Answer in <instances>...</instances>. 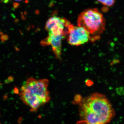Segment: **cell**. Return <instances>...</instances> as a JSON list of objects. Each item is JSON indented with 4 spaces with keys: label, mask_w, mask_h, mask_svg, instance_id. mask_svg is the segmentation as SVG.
Wrapping results in <instances>:
<instances>
[{
    "label": "cell",
    "mask_w": 124,
    "mask_h": 124,
    "mask_svg": "<svg viewBox=\"0 0 124 124\" xmlns=\"http://www.w3.org/2000/svg\"><path fill=\"white\" fill-rule=\"evenodd\" d=\"M80 116L88 124H107L115 116V112L109 100L104 94L98 93L83 98L76 97Z\"/></svg>",
    "instance_id": "6da1fadb"
},
{
    "label": "cell",
    "mask_w": 124,
    "mask_h": 124,
    "mask_svg": "<svg viewBox=\"0 0 124 124\" xmlns=\"http://www.w3.org/2000/svg\"><path fill=\"white\" fill-rule=\"evenodd\" d=\"M49 81L46 79H36L29 78L23 82L19 95L21 100L35 112L50 100L48 87Z\"/></svg>",
    "instance_id": "7a4b0ae2"
},
{
    "label": "cell",
    "mask_w": 124,
    "mask_h": 124,
    "mask_svg": "<svg viewBox=\"0 0 124 124\" xmlns=\"http://www.w3.org/2000/svg\"><path fill=\"white\" fill-rule=\"evenodd\" d=\"M78 25L86 29L92 40H97L105 30L106 21L102 14L96 8L85 10L78 16Z\"/></svg>",
    "instance_id": "3957f363"
},
{
    "label": "cell",
    "mask_w": 124,
    "mask_h": 124,
    "mask_svg": "<svg viewBox=\"0 0 124 124\" xmlns=\"http://www.w3.org/2000/svg\"><path fill=\"white\" fill-rule=\"evenodd\" d=\"M70 23L64 18L53 16L48 19L45 29L49 35L53 36H67L68 29Z\"/></svg>",
    "instance_id": "277c9868"
},
{
    "label": "cell",
    "mask_w": 124,
    "mask_h": 124,
    "mask_svg": "<svg viewBox=\"0 0 124 124\" xmlns=\"http://www.w3.org/2000/svg\"><path fill=\"white\" fill-rule=\"evenodd\" d=\"M67 41L72 46H79L92 40L90 34L82 27L70 24L68 29Z\"/></svg>",
    "instance_id": "5b68a950"
},
{
    "label": "cell",
    "mask_w": 124,
    "mask_h": 124,
    "mask_svg": "<svg viewBox=\"0 0 124 124\" xmlns=\"http://www.w3.org/2000/svg\"><path fill=\"white\" fill-rule=\"evenodd\" d=\"M64 35L53 36L49 35L41 42V44L44 46L50 45L55 57L58 59H61L62 53V41L66 37Z\"/></svg>",
    "instance_id": "8992f818"
},
{
    "label": "cell",
    "mask_w": 124,
    "mask_h": 124,
    "mask_svg": "<svg viewBox=\"0 0 124 124\" xmlns=\"http://www.w3.org/2000/svg\"><path fill=\"white\" fill-rule=\"evenodd\" d=\"M116 0H97L98 1L107 7H111L113 5Z\"/></svg>",
    "instance_id": "52a82bcc"
},
{
    "label": "cell",
    "mask_w": 124,
    "mask_h": 124,
    "mask_svg": "<svg viewBox=\"0 0 124 124\" xmlns=\"http://www.w3.org/2000/svg\"><path fill=\"white\" fill-rule=\"evenodd\" d=\"M1 40L2 42H4L8 39V36L7 35H3L0 37Z\"/></svg>",
    "instance_id": "ba28073f"
},
{
    "label": "cell",
    "mask_w": 124,
    "mask_h": 124,
    "mask_svg": "<svg viewBox=\"0 0 124 124\" xmlns=\"http://www.w3.org/2000/svg\"><path fill=\"white\" fill-rule=\"evenodd\" d=\"M20 4L18 2H14L13 3V6L15 9H17L19 7Z\"/></svg>",
    "instance_id": "9c48e42d"
},
{
    "label": "cell",
    "mask_w": 124,
    "mask_h": 124,
    "mask_svg": "<svg viewBox=\"0 0 124 124\" xmlns=\"http://www.w3.org/2000/svg\"><path fill=\"white\" fill-rule=\"evenodd\" d=\"M6 80L10 81V82H12L14 80L13 78L11 76H9L8 78V80Z\"/></svg>",
    "instance_id": "30bf717a"
},
{
    "label": "cell",
    "mask_w": 124,
    "mask_h": 124,
    "mask_svg": "<svg viewBox=\"0 0 124 124\" xmlns=\"http://www.w3.org/2000/svg\"><path fill=\"white\" fill-rule=\"evenodd\" d=\"M9 0H4V2L5 4H7L9 2Z\"/></svg>",
    "instance_id": "8fae6325"
},
{
    "label": "cell",
    "mask_w": 124,
    "mask_h": 124,
    "mask_svg": "<svg viewBox=\"0 0 124 124\" xmlns=\"http://www.w3.org/2000/svg\"><path fill=\"white\" fill-rule=\"evenodd\" d=\"M82 122V124H88L86 123V122H85V121H82V122ZM80 124H81V122H80Z\"/></svg>",
    "instance_id": "7c38bea8"
},
{
    "label": "cell",
    "mask_w": 124,
    "mask_h": 124,
    "mask_svg": "<svg viewBox=\"0 0 124 124\" xmlns=\"http://www.w3.org/2000/svg\"><path fill=\"white\" fill-rule=\"evenodd\" d=\"M14 0L15 1H20L23 0Z\"/></svg>",
    "instance_id": "4fadbf2b"
},
{
    "label": "cell",
    "mask_w": 124,
    "mask_h": 124,
    "mask_svg": "<svg viewBox=\"0 0 124 124\" xmlns=\"http://www.w3.org/2000/svg\"><path fill=\"white\" fill-rule=\"evenodd\" d=\"M28 2H29V1H28V0H25V3H26V4H27V3H28Z\"/></svg>",
    "instance_id": "5bb4252c"
},
{
    "label": "cell",
    "mask_w": 124,
    "mask_h": 124,
    "mask_svg": "<svg viewBox=\"0 0 124 124\" xmlns=\"http://www.w3.org/2000/svg\"><path fill=\"white\" fill-rule=\"evenodd\" d=\"M15 23H16V22L18 23V20L17 19H16V20H15Z\"/></svg>",
    "instance_id": "9a60e30c"
},
{
    "label": "cell",
    "mask_w": 124,
    "mask_h": 124,
    "mask_svg": "<svg viewBox=\"0 0 124 124\" xmlns=\"http://www.w3.org/2000/svg\"><path fill=\"white\" fill-rule=\"evenodd\" d=\"M3 35V32H0V35L2 36Z\"/></svg>",
    "instance_id": "2e32d148"
},
{
    "label": "cell",
    "mask_w": 124,
    "mask_h": 124,
    "mask_svg": "<svg viewBox=\"0 0 124 124\" xmlns=\"http://www.w3.org/2000/svg\"></svg>",
    "instance_id": "e0dca14e"
}]
</instances>
